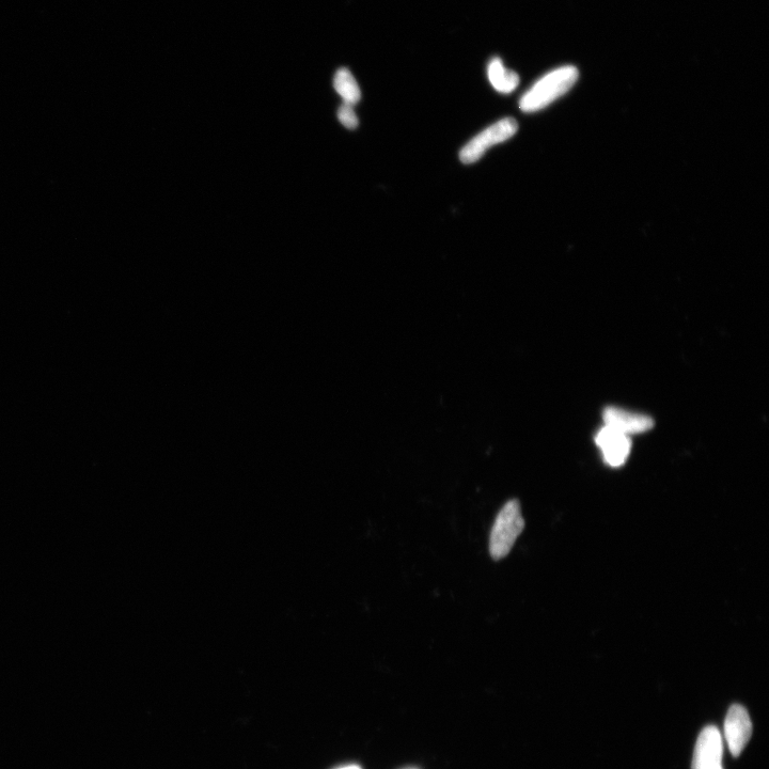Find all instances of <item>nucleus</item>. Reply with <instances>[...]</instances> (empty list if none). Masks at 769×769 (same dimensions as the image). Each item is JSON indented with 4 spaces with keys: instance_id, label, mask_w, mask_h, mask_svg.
Masks as SVG:
<instances>
[{
    "instance_id": "obj_7",
    "label": "nucleus",
    "mask_w": 769,
    "mask_h": 769,
    "mask_svg": "<svg viewBox=\"0 0 769 769\" xmlns=\"http://www.w3.org/2000/svg\"><path fill=\"white\" fill-rule=\"evenodd\" d=\"M605 426L626 436L649 432L654 427V420L645 414L623 410L616 406H608L603 413Z\"/></svg>"
},
{
    "instance_id": "obj_3",
    "label": "nucleus",
    "mask_w": 769,
    "mask_h": 769,
    "mask_svg": "<svg viewBox=\"0 0 769 769\" xmlns=\"http://www.w3.org/2000/svg\"><path fill=\"white\" fill-rule=\"evenodd\" d=\"M519 124L513 118H506L493 124L492 127L484 130L461 150L460 159L464 164H473L480 160L484 153L495 145L504 143V141L513 137Z\"/></svg>"
},
{
    "instance_id": "obj_5",
    "label": "nucleus",
    "mask_w": 769,
    "mask_h": 769,
    "mask_svg": "<svg viewBox=\"0 0 769 769\" xmlns=\"http://www.w3.org/2000/svg\"><path fill=\"white\" fill-rule=\"evenodd\" d=\"M752 735V723L743 705L731 706L725 720L726 741L733 757H739Z\"/></svg>"
},
{
    "instance_id": "obj_2",
    "label": "nucleus",
    "mask_w": 769,
    "mask_h": 769,
    "mask_svg": "<svg viewBox=\"0 0 769 769\" xmlns=\"http://www.w3.org/2000/svg\"><path fill=\"white\" fill-rule=\"evenodd\" d=\"M524 528L520 501L511 499L501 508L493 525L490 537L491 557L495 561L506 558Z\"/></svg>"
},
{
    "instance_id": "obj_8",
    "label": "nucleus",
    "mask_w": 769,
    "mask_h": 769,
    "mask_svg": "<svg viewBox=\"0 0 769 769\" xmlns=\"http://www.w3.org/2000/svg\"><path fill=\"white\" fill-rule=\"evenodd\" d=\"M489 80L492 86L501 93H511L520 84V76L507 70L499 58H494L489 65Z\"/></svg>"
},
{
    "instance_id": "obj_11",
    "label": "nucleus",
    "mask_w": 769,
    "mask_h": 769,
    "mask_svg": "<svg viewBox=\"0 0 769 769\" xmlns=\"http://www.w3.org/2000/svg\"><path fill=\"white\" fill-rule=\"evenodd\" d=\"M338 769H362V767H360L358 765H348V766L340 767Z\"/></svg>"
},
{
    "instance_id": "obj_4",
    "label": "nucleus",
    "mask_w": 769,
    "mask_h": 769,
    "mask_svg": "<svg viewBox=\"0 0 769 769\" xmlns=\"http://www.w3.org/2000/svg\"><path fill=\"white\" fill-rule=\"evenodd\" d=\"M723 752L719 730L714 726L704 728L697 740L692 769H724Z\"/></svg>"
},
{
    "instance_id": "obj_10",
    "label": "nucleus",
    "mask_w": 769,
    "mask_h": 769,
    "mask_svg": "<svg viewBox=\"0 0 769 769\" xmlns=\"http://www.w3.org/2000/svg\"><path fill=\"white\" fill-rule=\"evenodd\" d=\"M338 119L345 128L355 130L359 121L354 112L353 105L343 103L338 109Z\"/></svg>"
},
{
    "instance_id": "obj_9",
    "label": "nucleus",
    "mask_w": 769,
    "mask_h": 769,
    "mask_svg": "<svg viewBox=\"0 0 769 769\" xmlns=\"http://www.w3.org/2000/svg\"><path fill=\"white\" fill-rule=\"evenodd\" d=\"M334 86L339 96L343 99V103L354 106L362 99V91H360L353 74L348 69L342 68L337 71Z\"/></svg>"
},
{
    "instance_id": "obj_1",
    "label": "nucleus",
    "mask_w": 769,
    "mask_h": 769,
    "mask_svg": "<svg viewBox=\"0 0 769 769\" xmlns=\"http://www.w3.org/2000/svg\"><path fill=\"white\" fill-rule=\"evenodd\" d=\"M578 75L577 69L572 66L549 72L525 93L520 108L525 113L541 111L570 91L576 84Z\"/></svg>"
},
{
    "instance_id": "obj_6",
    "label": "nucleus",
    "mask_w": 769,
    "mask_h": 769,
    "mask_svg": "<svg viewBox=\"0 0 769 769\" xmlns=\"http://www.w3.org/2000/svg\"><path fill=\"white\" fill-rule=\"evenodd\" d=\"M595 443L602 452L604 462L610 467L623 466L632 451L630 436L606 426L595 435Z\"/></svg>"
}]
</instances>
